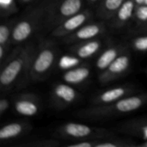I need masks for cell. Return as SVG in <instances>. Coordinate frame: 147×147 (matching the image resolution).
<instances>
[{"label": "cell", "mask_w": 147, "mask_h": 147, "mask_svg": "<svg viewBox=\"0 0 147 147\" xmlns=\"http://www.w3.org/2000/svg\"><path fill=\"white\" fill-rule=\"evenodd\" d=\"M10 2H11V0H1V3H2L3 5L8 4V3H9Z\"/></svg>", "instance_id": "cell-27"}, {"label": "cell", "mask_w": 147, "mask_h": 147, "mask_svg": "<svg viewBox=\"0 0 147 147\" xmlns=\"http://www.w3.org/2000/svg\"><path fill=\"white\" fill-rule=\"evenodd\" d=\"M100 32H101V28L98 25L90 24L80 28L77 31V33L73 35V37L78 40H88L96 36Z\"/></svg>", "instance_id": "cell-11"}, {"label": "cell", "mask_w": 147, "mask_h": 147, "mask_svg": "<svg viewBox=\"0 0 147 147\" xmlns=\"http://www.w3.org/2000/svg\"><path fill=\"white\" fill-rule=\"evenodd\" d=\"M32 33V25L27 21L20 22L12 32V39L16 42L25 40Z\"/></svg>", "instance_id": "cell-7"}, {"label": "cell", "mask_w": 147, "mask_h": 147, "mask_svg": "<svg viewBox=\"0 0 147 147\" xmlns=\"http://www.w3.org/2000/svg\"><path fill=\"white\" fill-rule=\"evenodd\" d=\"M8 107H9V102H8V101L5 100V99H2V100L0 101V113L3 114V113L8 109Z\"/></svg>", "instance_id": "cell-23"}, {"label": "cell", "mask_w": 147, "mask_h": 147, "mask_svg": "<svg viewBox=\"0 0 147 147\" xmlns=\"http://www.w3.org/2000/svg\"><path fill=\"white\" fill-rule=\"evenodd\" d=\"M100 47V42L98 41H90L85 43L84 45L81 46L78 49V57L82 59H85L88 57L92 56L94 53H96Z\"/></svg>", "instance_id": "cell-16"}, {"label": "cell", "mask_w": 147, "mask_h": 147, "mask_svg": "<svg viewBox=\"0 0 147 147\" xmlns=\"http://www.w3.org/2000/svg\"><path fill=\"white\" fill-rule=\"evenodd\" d=\"M79 63V60L74 57L70 56H63L59 62V65L61 69H69Z\"/></svg>", "instance_id": "cell-18"}, {"label": "cell", "mask_w": 147, "mask_h": 147, "mask_svg": "<svg viewBox=\"0 0 147 147\" xmlns=\"http://www.w3.org/2000/svg\"><path fill=\"white\" fill-rule=\"evenodd\" d=\"M90 75V70L87 67H79L69 70L64 75V80L69 84H79L84 81Z\"/></svg>", "instance_id": "cell-6"}, {"label": "cell", "mask_w": 147, "mask_h": 147, "mask_svg": "<svg viewBox=\"0 0 147 147\" xmlns=\"http://www.w3.org/2000/svg\"><path fill=\"white\" fill-rule=\"evenodd\" d=\"M116 146H117L116 144H113V143H102V144L96 145V146L97 147H115Z\"/></svg>", "instance_id": "cell-25"}, {"label": "cell", "mask_w": 147, "mask_h": 147, "mask_svg": "<svg viewBox=\"0 0 147 147\" xmlns=\"http://www.w3.org/2000/svg\"><path fill=\"white\" fill-rule=\"evenodd\" d=\"M93 145L90 142H81V143L71 145V146H69V147H91Z\"/></svg>", "instance_id": "cell-24"}, {"label": "cell", "mask_w": 147, "mask_h": 147, "mask_svg": "<svg viewBox=\"0 0 147 147\" xmlns=\"http://www.w3.org/2000/svg\"><path fill=\"white\" fill-rule=\"evenodd\" d=\"M135 15H136V17L140 21H142V22L147 21V4L139 7L138 9L136 10Z\"/></svg>", "instance_id": "cell-22"}, {"label": "cell", "mask_w": 147, "mask_h": 147, "mask_svg": "<svg viewBox=\"0 0 147 147\" xmlns=\"http://www.w3.org/2000/svg\"><path fill=\"white\" fill-rule=\"evenodd\" d=\"M145 4H147V0H146V2H145Z\"/></svg>", "instance_id": "cell-30"}, {"label": "cell", "mask_w": 147, "mask_h": 147, "mask_svg": "<svg viewBox=\"0 0 147 147\" xmlns=\"http://www.w3.org/2000/svg\"><path fill=\"white\" fill-rule=\"evenodd\" d=\"M16 110L22 115L33 116L38 112V108L35 103L28 100H20L16 103Z\"/></svg>", "instance_id": "cell-13"}, {"label": "cell", "mask_w": 147, "mask_h": 147, "mask_svg": "<svg viewBox=\"0 0 147 147\" xmlns=\"http://www.w3.org/2000/svg\"><path fill=\"white\" fill-rule=\"evenodd\" d=\"M90 1H92V2H95V1H97V0H90Z\"/></svg>", "instance_id": "cell-31"}, {"label": "cell", "mask_w": 147, "mask_h": 147, "mask_svg": "<svg viewBox=\"0 0 147 147\" xmlns=\"http://www.w3.org/2000/svg\"><path fill=\"white\" fill-rule=\"evenodd\" d=\"M134 46L139 51H146L147 36H142V37L137 38L134 42Z\"/></svg>", "instance_id": "cell-19"}, {"label": "cell", "mask_w": 147, "mask_h": 147, "mask_svg": "<svg viewBox=\"0 0 147 147\" xmlns=\"http://www.w3.org/2000/svg\"><path fill=\"white\" fill-rule=\"evenodd\" d=\"M144 146L147 147V142H146V143H145V144H144Z\"/></svg>", "instance_id": "cell-29"}, {"label": "cell", "mask_w": 147, "mask_h": 147, "mask_svg": "<svg viewBox=\"0 0 147 147\" xmlns=\"http://www.w3.org/2000/svg\"><path fill=\"white\" fill-rule=\"evenodd\" d=\"M25 61L22 58L13 59L3 70L0 75V83L3 86L10 85L21 74L23 70Z\"/></svg>", "instance_id": "cell-1"}, {"label": "cell", "mask_w": 147, "mask_h": 147, "mask_svg": "<svg viewBox=\"0 0 147 147\" xmlns=\"http://www.w3.org/2000/svg\"><path fill=\"white\" fill-rule=\"evenodd\" d=\"M54 53L50 49L42 50L33 65V71L36 74H42L48 71L54 61Z\"/></svg>", "instance_id": "cell-2"}, {"label": "cell", "mask_w": 147, "mask_h": 147, "mask_svg": "<svg viewBox=\"0 0 147 147\" xmlns=\"http://www.w3.org/2000/svg\"><path fill=\"white\" fill-rule=\"evenodd\" d=\"M130 59L127 55H121L117 57L107 68L105 76L110 78L111 76H116L124 72L129 66Z\"/></svg>", "instance_id": "cell-4"}, {"label": "cell", "mask_w": 147, "mask_h": 147, "mask_svg": "<svg viewBox=\"0 0 147 147\" xmlns=\"http://www.w3.org/2000/svg\"><path fill=\"white\" fill-rule=\"evenodd\" d=\"M87 19V15L85 13H78L70 18H68L63 25H61L58 29H57V34H63L68 32H71L77 28H78L83 23L86 21Z\"/></svg>", "instance_id": "cell-3"}, {"label": "cell", "mask_w": 147, "mask_h": 147, "mask_svg": "<svg viewBox=\"0 0 147 147\" xmlns=\"http://www.w3.org/2000/svg\"><path fill=\"white\" fill-rule=\"evenodd\" d=\"M66 134L74 138H84L91 134V129L86 125L79 123H69L65 126Z\"/></svg>", "instance_id": "cell-8"}, {"label": "cell", "mask_w": 147, "mask_h": 147, "mask_svg": "<svg viewBox=\"0 0 147 147\" xmlns=\"http://www.w3.org/2000/svg\"><path fill=\"white\" fill-rule=\"evenodd\" d=\"M81 7V0H65L59 8V11L64 16H72L78 13Z\"/></svg>", "instance_id": "cell-10"}, {"label": "cell", "mask_w": 147, "mask_h": 147, "mask_svg": "<svg viewBox=\"0 0 147 147\" xmlns=\"http://www.w3.org/2000/svg\"><path fill=\"white\" fill-rule=\"evenodd\" d=\"M54 94L57 97L62 100L65 102L70 103L73 102L77 96V93L75 90L66 84H59L56 86L54 90Z\"/></svg>", "instance_id": "cell-9"}, {"label": "cell", "mask_w": 147, "mask_h": 147, "mask_svg": "<svg viewBox=\"0 0 147 147\" xmlns=\"http://www.w3.org/2000/svg\"><path fill=\"white\" fill-rule=\"evenodd\" d=\"M134 9V3L133 0L125 1L118 10V19L121 22H126L132 17Z\"/></svg>", "instance_id": "cell-17"}, {"label": "cell", "mask_w": 147, "mask_h": 147, "mask_svg": "<svg viewBox=\"0 0 147 147\" xmlns=\"http://www.w3.org/2000/svg\"><path fill=\"white\" fill-rule=\"evenodd\" d=\"M9 28L5 25H2L0 27V44L1 45L3 46L6 43V41L9 39Z\"/></svg>", "instance_id": "cell-21"}, {"label": "cell", "mask_w": 147, "mask_h": 147, "mask_svg": "<svg viewBox=\"0 0 147 147\" xmlns=\"http://www.w3.org/2000/svg\"><path fill=\"white\" fill-rule=\"evenodd\" d=\"M124 0H106L105 1V7L109 11H115L119 9V8L123 3Z\"/></svg>", "instance_id": "cell-20"}, {"label": "cell", "mask_w": 147, "mask_h": 147, "mask_svg": "<svg viewBox=\"0 0 147 147\" xmlns=\"http://www.w3.org/2000/svg\"><path fill=\"white\" fill-rule=\"evenodd\" d=\"M3 45H1L0 47V58L3 59Z\"/></svg>", "instance_id": "cell-26"}, {"label": "cell", "mask_w": 147, "mask_h": 147, "mask_svg": "<svg viewBox=\"0 0 147 147\" xmlns=\"http://www.w3.org/2000/svg\"><path fill=\"white\" fill-rule=\"evenodd\" d=\"M125 93H126V90L124 88H121V87L114 88V89L109 90L105 91L103 94H102L100 96L99 99L102 102L109 103V102L117 101L121 96H123Z\"/></svg>", "instance_id": "cell-15"}, {"label": "cell", "mask_w": 147, "mask_h": 147, "mask_svg": "<svg viewBox=\"0 0 147 147\" xmlns=\"http://www.w3.org/2000/svg\"><path fill=\"white\" fill-rule=\"evenodd\" d=\"M142 104H143L142 98L139 96H131L118 101L115 104V109L119 112L127 113L140 109L142 106Z\"/></svg>", "instance_id": "cell-5"}, {"label": "cell", "mask_w": 147, "mask_h": 147, "mask_svg": "<svg viewBox=\"0 0 147 147\" xmlns=\"http://www.w3.org/2000/svg\"><path fill=\"white\" fill-rule=\"evenodd\" d=\"M22 131V126L19 123H11L4 126L0 130V139L8 140L19 135Z\"/></svg>", "instance_id": "cell-14"}, {"label": "cell", "mask_w": 147, "mask_h": 147, "mask_svg": "<svg viewBox=\"0 0 147 147\" xmlns=\"http://www.w3.org/2000/svg\"><path fill=\"white\" fill-rule=\"evenodd\" d=\"M118 55V50L116 48H109L106 50L97 59L96 66L100 70L107 69L110 64L117 58Z\"/></svg>", "instance_id": "cell-12"}, {"label": "cell", "mask_w": 147, "mask_h": 147, "mask_svg": "<svg viewBox=\"0 0 147 147\" xmlns=\"http://www.w3.org/2000/svg\"><path fill=\"white\" fill-rule=\"evenodd\" d=\"M145 2H146V0H135V3H136L137 4H140V5L145 3Z\"/></svg>", "instance_id": "cell-28"}]
</instances>
